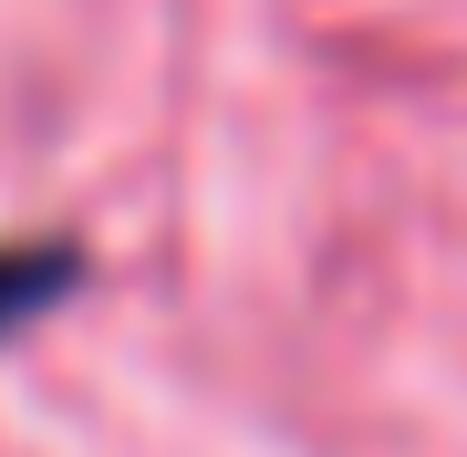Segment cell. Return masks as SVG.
<instances>
[{
  "instance_id": "cell-1",
  "label": "cell",
  "mask_w": 467,
  "mask_h": 457,
  "mask_svg": "<svg viewBox=\"0 0 467 457\" xmlns=\"http://www.w3.org/2000/svg\"><path fill=\"white\" fill-rule=\"evenodd\" d=\"M73 291H84V239H0V343H21Z\"/></svg>"
}]
</instances>
